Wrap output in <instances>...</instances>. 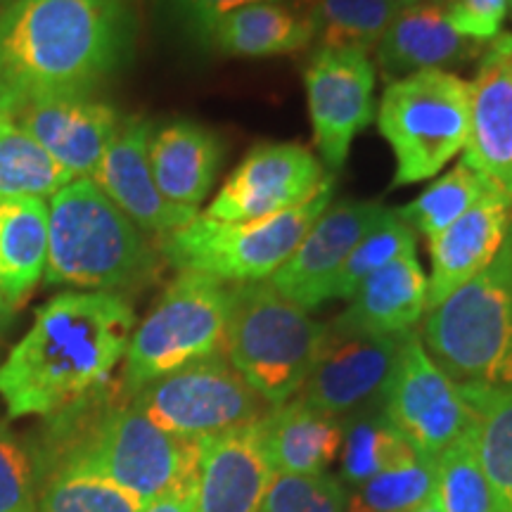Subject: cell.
<instances>
[{
  "mask_svg": "<svg viewBox=\"0 0 512 512\" xmlns=\"http://www.w3.org/2000/svg\"><path fill=\"white\" fill-rule=\"evenodd\" d=\"M136 313L114 292H62L0 363V399L10 418L62 413L110 380L124 361Z\"/></svg>",
  "mask_w": 512,
  "mask_h": 512,
  "instance_id": "6da1fadb",
  "label": "cell"
},
{
  "mask_svg": "<svg viewBox=\"0 0 512 512\" xmlns=\"http://www.w3.org/2000/svg\"><path fill=\"white\" fill-rule=\"evenodd\" d=\"M131 48L124 0H15L0 12V112L93 95Z\"/></svg>",
  "mask_w": 512,
  "mask_h": 512,
  "instance_id": "7a4b0ae2",
  "label": "cell"
},
{
  "mask_svg": "<svg viewBox=\"0 0 512 512\" xmlns=\"http://www.w3.org/2000/svg\"><path fill=\"white\" fill-rule=\"evenodd\" d=\"M155 268L143 230L91 178H74L48 200V285L117 294Z\"/></svg>",
  "mask_w": 512,
  "mask_h": 512,
  "instance_id": "3957f363",
  "label": "cell"
},
{
  "mask_svg": "<svg viewBox=\"0 0 512 512\" xmlns=\"http://www.w3.org/2000/svg\"><path fill=\"white\" fill-rule=\"evenodd\" d=\"M422 337L460 387L512 389V230L482 273L427 311Z\"/></svg>",
  "mask_w": 512,
  "mask_h": 512,
  "instance_id": "277c9868",
  "label": "cell"
},
{
  "mask_svg": "<svg viewBox=\"0 0 512 512\" xmlns=\"http://www.w3.org/2000/svg\"><path fill=\"white\" fill-rule=\"evenodd\" d=\"M323 330L268 280L230 285L223 356L268 406H283L302 389Z\"/></svg>",
  "mask_w": 512,
  "mask_h": 512,
  "instance_id": "5b68a950",
  "label": "cell"
},
{
  "mask_svg": "<svg viewBox=\"0 0 512 512\" xmlns=\"http://www.w3.org/2000/svg\"><path fill=\"white\" fill-rule=\"evenodd\" d=\"M335 178L309 202L254 221H216L197 214L159 242V254L178 271L209 275L226 285L268 280L290 259L309 228L332 204Z\"/></svg>",
  "mask_w": 512,
  "mask_h": 512,
  "instance_id": "8992f818",
  "label": "cell"
},
{
  "mask_svg": "<svg viewBox=\"0 0 512 512\" xmlns=\"http://www.w3.org/2000/svg\"><path fill=\"white\" fill-rule=\"evenodd\" d=\"M470 81L430 69L392 81L377 107V126L396 159L394 188L430 181L465 150Z\"/></svg>",
  "mask_w": 512,
  "mask_h": 512,
  "instance_id": "52a82bcc",
  "label": "cell"
},
{
  "mask_svg": "<svg viewBox=\"0 0 512 512\" xmlns=\"http://www.w3.org/2000/svg\"><path fill=\"white\" fill-rule=\"evenodd\" d=\"M230 285L209 275L181 271L133 330L124 356V389L176 373L202 358L223 354Z\"/></svg>",
  "mask_w": 512,
  "mask_h": 512,
  "instance_id": "ba28073f",
  "label": "cell"
},
{
  "mask_svg": "<svg viewBox=\"0 0 512 512\" xmlns=\"http://www.w3.org/2000/svg\"><path fill=\"white\" fill-rule=\"evenodd\" d=\"M202 439H183L159 430L133 406L105 413L72 456L136 496L145 505L157 498L195 489Z\"/></svg>",
  "mask_w": 512,
  "mask_h": 512,
  "instance_id": "9c48e42d",
  "label": "cell"
},
{
  "mask_svg": "<svg viewBox=\"0 0 512 512\" xmlns=\"http://www.w3.org/2000/svg\"><path fill=\"white\" fill-rule=\"evenodd\" d=\"M266 406L223 354L190 363L133 394L136 411L183 439H207L249 425L264 418Z\"/></svg>",
  "mask_w": 512,
  "mask_h": 512,
  "instance_id": "30bf717a",
  "label": "cell"
},
{
  "mask_svg": "<svg viewBox=\"0 0 512 512\" xmlns=\"http://www.w3.org/2000/svg\"><path fill=\"white\" fill-rule=\"evenodd\" d=\"M382 403L389 425L418 456L430 460H437L472 425V408L460 384L439 368L415 332L401 339Z\"/></svg>",
  "mask_w": 512,
  "mask_h": 512,
  "instance_id": "8fae6325",
  "label": "cell"
},
{
  "mask_svg": "<svg viewBox=\"0 0 512 512\" xmlns=\"http://www.w3.org/2000/svg\"><path fill=\"white\" fill-rule=\"evenodd\" d=\"M401 339L403 335H373L347 328L337 320L325 325L297 399L335 418L382 399L392 380Z\"/></svg>",
  "mask_w": 512,
  "mask_h": 512,
  "instance_id": "7c38bea8",
  "label": "cell"
},
{
  "mask_svg": "<svg viewBox=\"0 0 512 512\" xmlns=\"http://www.w3.org/2000/svg\"><path fill=\"white\" fill-rule=\"evenodd\" d=\"M332 176L297 143L256 145L226 178L204 211L216 221H254L283 214L316 197Z\"/></svg>",
  "mask_w": 512,
  "mask_h": 512,
  "instance_id": "4fadbf2b",
  "label": "cell"
},
{
  "mask_svg": "<svg viewBox=\"0 0 512 512\" xmlns=\"http://www.w3.org/2000/svg\"><path fill=\"white\" fill-rule=\"evenodd\" d=\"M304 86L320 162L339 171L347 164L354 138L373 121V62L358 50L316 48Z\"/></svg>",
  "mask_w": 512,
  "mask_h": 512,
  "instance_id": "5bb4252c",
  "label": "cell"
},
{
  "mask_svg": "<svg viewBox=\"0 0 512 512\" xmlns=\"http://www.w3.org/2000/svg\"><path fill=\"white\" fill-rule=\"evenodd\" d=\"M389 214L380 202L330 204L268 283L304 311L318 309L330 302L332 283L354 247Z\"/></svg>",
  "mask_w": 512,
  "mask_h": 512,
  "instance_id": "9a60e30c",
  "label": "cell"
},
{
  "mask_svg": "<svg viewBox=\"0 0 512 512\" xmlns=\"http://www.w3.org/2000/svg\"><path fill=\"white\" fill-rule=\"evenodd\" d=\"M470 88V136L463 164L512 200V34L489 43Z\"/></svg>",
  "mask_w": 512,
  "mask_h": 512,
  "instance_id": "2e32d148",
  "label": "cell"
},
{
  "mask_svg": "<svg viewBox=\"0 0 512 512\" xmlns=\"http://www.w3.org/2000/svg\"><path fill=\"white\" fill-rule=\"evenodd\" d=\"M150 136L152 126L145 119L133 117L121 121L117 136L107 145L91 181L143 233H155L164 238L190 223L200 211L176 207L159 192L150 159H147Z\"/></svg>",
  "mask_w": 512,
  "mask_h": 512,
  "instance_id": "e0dca14e",
  "label": "cell"
},
{
  "mask_svg": "<svg viewBox=\"0 0 512 512\" xmlns=\"http://www.w3.org/2000/svg\"><path fill=\"white\" fill-rule=\"evenodd\" d=\"M17 124L74 178H91L117 136V110L93 95H55L15 114Z\"/></svg>",
  "mask_w": 512,
  "mask_h": 512,
  "instance_id": "ac0fdd59",
  "label": "cell"
},
{
  "mask_svg": "<svg viewBox=\"0 0 512 512\" xmlns=\"http://www.w3.org/2000/svg\"><path fill=\"white\" fill-rule=\"evenodd\" d=\"M271 479L261 420L202 439L190 512H259Z\"/></svg>",
  "mask_w": 512,
  "mask_h": 512,
  "instance_id": "d6986e66",
  "label": "cell"
},
{
  "mask_svg": "<svg viewBox=\"0 0 512 512\" xmlns=\"http://www.w3.org/2000/svg\"><path fill=\"white\" fill-rule=\"evenodd\" d=\"M512 230V200L491 188L465 216L430 240L432 275L427 278V311L467 280L482 273L501 252Z\"/></svg>",
  "mask_w": 512,
  "mask_h": 512,
  "instance_id": "ffe728a7",
  "label": "cell"
},
{
  "mask_svg": "<svg viewBox=\"0 0 512 512\" xmlns=\"http://www.w3.org/2000/svg\"><path fill=\"white\" fill-rule=\"evenodd\" d=\"M482 53V43L460 36L446 19L444 5L422 0L396 12L375 48L377 67L389 83L430 69L456 67Z\"/></svg>",
  "mask_w": 512,
  "mask_h": 512,
  "instance_id": "44dd1931",
  "label": "cell"
},
{
  "mask_svg": "<svg viewBox=\"0 0 512 512\" xmlns=\"http://www.w3.org/2000/svg\"><path fill=\"white\" fill-rule=\"evenodd\" d=\"M147 159L166 200L197 211L214 188L223 162V145L209 128L176 119L152 131Z\"/></svg>",
  "mask_w": 512,
  "mask_h": 512,
  "instance_id": "7402d4cb",
  "label": "cell"
},
{
  "mask_svg": "<svg viewBox=\"0 0 512 512\" xmlns=\"http://www.w3.org/2000/svg\"><path fill=\"white\" fill-rule=\"evenodd\" d=\"M349 302V309L337 318L339 325L392 337L413 332L427 313V275L418 252L403 254L368 275Z\"/></svg>",
  "mask_w": 512,
  "mask_h": 512,
  "instance_id": "603a6c76",
  "label": "cell"
},
{
  "mask_svg": "<svg viewBox=\"0 0 512 512\" xmlns=\"http://www.w3.org/2000/svg\"><path fill=\"white\" fill-rule=\"evenodd\" d=\"M261 439L273 472L320 475L339 458L344 430L335 415L294 396L261 418Z\"/></svg>",
  "mask_w": 512,
  "mask_h": 512,
  "instance_id": "cb8c5ba5",
  "label": "cell"
},
{
  "mask_svg": "<svg viewBox=\"0 0 512 512\" xmlns=\"http://www.w3.org/2000/svg\"><path fill=\"white\" fill-rule=\"evenodd\" d=\"M313 43V24L283 0H261L230 12L211 34L209 48L228 57H278Z\"/></svg>",
  "mask_w": 512,
  "mask_h": 512,
  "instance_id": "d4e9b609",
  "label": "cell"
},
{
  "mask_svg": "<svg viewBox=\"0 0 512 512\" xmlns=\"http://www.w3.org/2000/svg\"><path fill=\"white\" fill-rule=\"evenodd\" d=\"M48 264V200H0V294L17 304Z\"/></svg>",
  "mask_w": 512,
  "mask_h": 512,
  "instance_id": "484cf974",
  "label": "cell"
},
{
  "mask_svg": "<svg viewBox=\"0 0 512 512\" xmlns=\"http://www.w3.org/2000/svg\"><path fill=\"white\" fill-rule=\"evenodd\" d=\"M475 418L477 451L494 512H512V389L460 387Z\"/></svg>",
  "mask_w": 512,
  "mask_h": 512,
  "instance_id": "4316f807",
  "label": "cell"
},
{
  "mask_svg": "<svg viewBox=\"0 0 512 512\" xmlns=\"http://www.w3.org/2000/svg\"><path fill=\"white\" fill-rule=\"evenodd\" d=\"M74 181L15 117L0 112V200H50Z\"/></svg>",
  "mask_w": 512,
  "mask_h": 512,
  "instance_id": "83f0119b",
  "label": "cell"
},
{
  "mask_svg": "<svg viewBox=\"0 0 512 512\" xmlns=\"http://www.w3.org/2000/svg\"><path fill=\"white\" fill-rule=\"evenodd\" d=\"M316 48L370 53L382 41L399 8L387 0H304Z\"/></svg>",
  "mask_w": 512,
  "mask_h": 512,
  "instance_id": "f1b7e54d",
  "label": "cell"
},
{
  "mask_svg": "<svg viewBox=\"0 0 512 512\" xmlns=\"http://www.w3.org/2000/svg\"><path fill=\"white\" fill-rule=\"evenodd\" d=\"M143 508V501L72 456H62L38 498V512H140Z\"/></svg>",
  "mask_w": 512,
  "mask_h": 512,
  "instance_id": "f546056e",
  "label": "cell"
},
{
  "mask_svg": "<svg viewBox=\"0 0 512 512\" xmlns=\"http://www.w3.org/2000/svg\"><path fill=\"white\" fill-rule=\"evenodd\" d=\"M491 188L494 185L460 162L446 174L434 178L411 204L394 211L415 235L432 240L441 230L453 226L460 216H465Z\"/></svg>",
  "mask_w": 512,
  "mask_h": 512,
  "instance_id": "4dcf8cb0",
  "label": "cell"
},
{
  "mask_svg": "<svg viewBox=\"0 0 512 512\" xmlns=\"http://www.w3.org/2000/svg\"><path fill=\"white\" fill-rule=\"evenodd\" d=\"M434 496L444 512H494L489 479L479 463L475 418L434 460Z\"/></svg>",
  "mask_w": 512,
  "mask_h": 512,
  "instance_id": "1f68e13d",
  "label": "cell"
},
{
  "mask_svg": "<svg viewBox=\"0 0 512 512\" xmlns=\"http://www.w3.org/2000/svg\"><path fill=\"white\" fill-rule=\"evenodd\" d=\"M434 494V460H401L347 494V512H408Z\"/></svg>",
  "mask_w": 512,
  "mask_h": 512,
  "instance_id": "d6a6232c",
  "label": "cell"
},
{
  "mask_svg": "<svg viewBox=\"0 0 512 512\" xmlns=\"http://www.w3.org/2000/svg\"><path fill=\"white\" fill-rule=\"evenodd\" d=\"M339 456H342V477L351 486H358L377 472L415 456V451L384 415H368V418L363 415L344 432Z\"/></svg>",
  "mask_w": 512,
  "mask_h": 512,
  "instance_id": "836d02e7",
  "label": "cell"
},
{
  "mask_svg": "<svg viewBox=\"0 0 512 512\" xmlns=\"http://www.w3.org/2000/svg\"><path fill=\"white\" fill-rule=\"evenodd\" d=\"M418 235L403 223L396 211L384 219L380 226L370 230V233L354 247V252L349 254V259L344 261L342 271L337 273L335 283H332L330 299H351V294L356 292V287L380 271L382 266L392 264L394 259H399L403 254L418 252Z\"/></svg>",
  "mask_w": 512,
  "mask_h": 512,
  "instance_id": "e575fe53",
  "label": "cell"
},
{
  "mask_svg": "<svg viewBox=\"0 0 512 512\" xmlns=\"http://www.w3.org/2000/svg\"><path fill=\"white\" fill-rule=\"evenodd\" d=\"M259 512H347V489L342 479L320 475L273 472Z\"/></svg>",
  "mask_w": 512,
  "mask_h": 512,
  "instance_id": "d590c367",
  "label": "cell"
},
{
  "mask_svg": "<svg viewBox=\"0 0 512 512\" xmlns=\"http://www.w3.org/2000/svg\"><path fill=\"white\" fill-rule=\"evenodd\" d=\"M0 512H38L36 475L29 453L0 422Z\"/></svg>",
  "mask_w": 512,
  "mask_h": 512,
  "instance_id": "8d00e7d4",
  "label": "cell"
},
{
  "mask_svg": "<svg viewBox=\"0 0 512 512\" xmlns=\"http://www.w3.org/2000/svg\"><path fill=\"white\" fill-rule=\"evenodd\" d=\"M446 19L460 36L475 43H491L501 36L508 17V0H448Z\"/></svg>",
  "mask_w": 512,
  "mask_h": 512,
  "instance_id": "74e56055",
  "label": "cell"
},
{
  "mask_svg": "<svg viewBox=\"0 0 512 512\" xmlns=\"http://www.w3.org/2000/svg\"><path fill=\"white\" fill-rule=\"evenodd\" d=\"M249 3H261V0H171V12L197 43L209 48L211 34L221 19Z\"/></svg>",
  "mask_w": 512,
  "mask_h": 512,
  "instance_id": "f35d334b",
  "label": "cell"
},
{
  "mask_svg": "<svg viewBox=\"0 0 512 512\" xmlns=\"http://www.w3.org/2000/svg\"><path fill=\"white\" fill-rule=\"evenodd\" d=\"M192 491L195 489H183V491H176V494L157 498V501L147 503L140 512H190L192 510Z\"/></svg>",
  "mask_w": 512,
  "mask_h": 512,
  "instance_id": "ab89813d",
  "label": "cell"
},
{
  "mask_svg": "<svg viewBox=\"0 0 512 512\" xmlns=\"http://www.w3.org/2000/svg\"><path fill=\"white\" fill-rule=\"evenodd\" d=\"M408 512H444V508H441V503H439V498L437 496H430L427 498L425 503H420L418 508H413V510H408Z\"/></svg>",
  "mask_w": 512,
  "mask_h": 512,
  "instance_id": "60d3db41",
  "label": "cell"
},
{
  "mask_svg": "<svg viewBox=\"0 0 512 512\" xmlns=\"http://www.w3.org/2000/svg\"><path fill=\"white\" fill-rule=\"evenodd\" d=\"M387 3H392L394 8L403 10V8H411V5H418V3H422V0H387Z\"/></svg>",
  "mask_w": 512,
  "mask_h": 512,
  "instance_id": "b9f144b4",
  "label": "cell"
},
{
  "mask_svg": "<svg viewBox=\"0 0 512 512\" xmlns=\"http://www.w3.org/2000/svg\"><path fill=\"white\" fill-rule=\"evenodd\" d=\"M15 3V0H0V12H3L5 8H8V5H12Z\"/></svg>",
  "mask_w": 512,
  "mask_h": 512,
  "instance_id": "7bdbcfd3",
  "label": "cell"
},
{
  "mask_svg": "<svg viewBox=\"0 0 512 512\" xmlns=\"http://www.w3.org/2000/svg\"><path fill=\"white\" fill-rule=\"evenodd\" d=\"M3 313H5V299L3 294H0V320H3Z\"/></svg>",
  "mask_w": 512,
  "mask_h": 512,
  "instance_id": "ee69618b",
  "label": "cell"
},
{
  "mask_svg": "<svg viewBox=\"0 0 512 512\" xmlns=\"http://www.w3.org/2000/svg\"><path fill=\"white\" fill-rule=\"evenodd\" d=\"M430 3H437V5H446L448 0H430Z\"/></svg>",
  "mask_w": 512,
  "mask_h": 512,
  "instance_id": "f6af8a7d",
  "label": "cell"
},
{
  "mask_svg": "<svg viewBox=\"0 0 512 512\" xmlns=\"http://www.w3.org/2000/svg\"><path fill=\"white\" fill-rule=\"evenodd\" d=\"M508 15L512 17V0H508Z\"/></svg>",
  "mask_w": 512,
  "mask_h": 512,
  "instance_id": "bcb514c9",
  "label": "cell"
}]
</instances>
